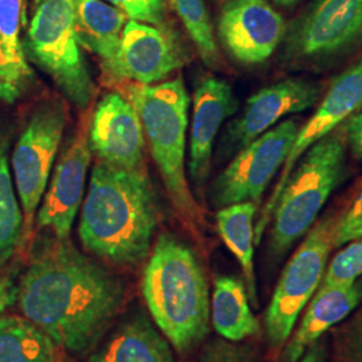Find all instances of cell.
I'll return each instance as SVG.
<instances>
[{"mask_svg": "<svg viewBox=\"0 0 362 362\" xmlns=\"http://www.w3.org/2000/svg\"><path fill=\"white\" fill-rule=\"evenodd\" d=\"M18 305L62 350L86 356L97 348L125 300L113 272L83 255L70 239L43 235L18 284Z\"/></svg>", "mask_w": 362, "mask_h": 362, "instance_id": "6da1fadb", "label": "cell"}, {"mask_svg": "<svg viewBox=\"0 0 362 362\" xmlns=\"http://www.w3.org/2000/svg\"><path fill=\"white\" fill-rule=\"evenodd\" d=\"M157 224V199L145 169L98 158L78 228L85 250L115 264L137 266L151 254Z\"/></svg>", "mask_w": 362, "mask_h": 362, "instance_id": "7a4b0ae2", "label": "cell"}, {"mask_svg": "<svg viewBox=\"0 0 362 362\" xmlns=\"http://www.w3.org/2000/svg\"><path fill=\"white\" fill-rule=\"evenodd\" d=\"M149 255L141 281L149 314L175 350L191 353L209 330L206 272L194 251L170 233L158 236Z\"/></svg>", "mask_w": 362, "mask_h": 362, "instance_id": "3957f363", "label": "cell"}, {"mask_svg": "<svg viewBox=\"0 0 362 362\" xmlns=\"http://www.w3.org/2000/svg\"><path fill=\"white\" fill-rule=\"evenodd\" d=\"M127 95L140 116L172 206L187 228L202 239L206 219L185 175V139L191 100L182 77L155 86L129 85Z\"/></svg>", "mask_w": 362, "mask_h": 362, "instance_id": "277c9868", "label": "cell"}, {"mask_svg": "<svg viewBox=\"0 0 362 362\" xmlns=\"http://www.w3.org/2000/svg\"><path fill=\"white\" fill-rule=\"evenodd\" d=\"M346 152L345 121L299 158L272 211V259L284 258L298 239L310 231L327 199L348 175Z\"/></svg>", "mask_w": 362, "mask_h": 362, "instance_id": "5b68a950", "label": "cell"}, {"mask_svg": "<svg viewBox=\"0 0 362 362\" xmlns=\"http://www.w3.org/2000/svg\"><path fill=\"white\" fill-rule=\"evenodd\" d=\"M362 49V0H313L287 23L281 61L296 71H325Z\"/></svg>", "mask_w": 362, "mask_h": 362, "instance_id": "8992f818", "label": "cell"}, {"mask_svg": "<svg viewBox=\"0 0 362 362\" xmlns=\"http://www.w3.org/2000/svg\"><path fill=\"white\" fill-rule=\"evenodd\" d=\"M26 47L30 59L52 78L66 98L88 110L95 85L76 37L74 0H39Z\"/></svg>", "mask_w": 362, "mask_h": 362, "instance_id": "52a82bcc", "label": "cell"}, {"mask_svg": "<svg viewBox=\"0 0 362 362\" xmlns=\"http://www.w3.org/2000/svg\"><path fill=\"white\" fill-rule=\"evenodd\" d=\"M336 215L314 223L310 233L286 264L266 313L264 329L272 350L284 349L300 311L322 282L333 248Z\"/></svg>", "mask_w": 362, "mask_h": 362, "instance_id": "ba28073f", "label": "cell"}, {"mask_svg": "<svg viewBox=\"0 0 362 362\" xmlns=\"http://www.w3.org/2000/svg\"><path fill=\"white\" fill-rule=\"evenodd\" d=\"M66 124L65 105L61 101L43 103L30 117L13 149L11 163L23 212L22 245L33 233L37 209L46 192Z\"/></svg>", "mask_w": 362, "mask_h": 362, "instance_id": "9c48e42d", "label": "cell"}, {"mask_svg": "<svg viewBox=\"0 0 362 362\" xmlns=\"http://www.w3.org/2000/svg\"><path fill=\"white\" fill-rule=\"evenodd\" d=\"M300 127L298 118H288L242 148L212 182L211 204L219 209L243 202L259 204L276 172L284 168Z\"/></svg>", "mask_w": 362, "mask_h": 362, "instance_id": "30bf717a", "label": "cell"}, {"mask_svg": "<svg viewBox=\"0 0 362 362\" xmlns=\"http://www.w3.org/2000/svg\"><path fill=\"white\" fill-rule=\"evenodd\" d=\"M188 61L189 54L172 30L129 19L124 27L118 52L112 61L103 65V70L118 81L152 85Z\"/></svg>", "mask_w": 362, "mask_h": 362, "instance_id": "8fae6325", "label": "cell"}, {"mask_svg": "<svg viewBox=\"0 0 362 362\" xmlns=\"http://www.w3.org/2000/svg\"><path fill=\"white\" fill-rule=\"evenodd\" d=\"M362 107V57L344 73L334 78L327 93L325 94L321 105L310 117V119L300 127L296 143L290 155L287 156L284 170L276 182L272 197L266 203L264 209L255 227V243H259L267 224L272 220V211L281 192L285 188L293 169L296 168L299 158L310 148L337 129L341 124L348 121L350 117Z\"/></svg>", "mask_w": 362, "mask_h": 362, "instance_id": "7c38bea8", "label": "cell"}, {"mask_svg": "<svg viewBox=\"0 0 362 362\" xmlns=\"http://www.w3.org/2000/svg\"><path fill=\"white\" fill-rule=\"evenodd\" d=\"M91 116L88 110L81 118L74 137L67 143L55 165L49 189L35 216L39 231H49L58 239H69L82 203L91 161Z\"/></svg>", "mask_w": 362, "mask_h": 362, "instance_id": "4fadbf2b", "label": "cell"}, {"mask_svg": "<svg viewBox=\"0 0 362 362\" xmlns=\"http://www.w3.org/2000/svg\"><path fill=\"white\" fill-rule=\"evenodd\" d=\"M322 86L305 78H286L259 90L247 100L245 110L227 127L221 140L224 157L272 129L281 118L300 113L318 103Z\"/></svg>", "mask_w": 362, "mask_h": 362, "instance_id": "5bb4252c", "label": "cell"}, {"mask_svg": "<svg viewBox=\"0 0 362 362\" xmlns=\"http://www.w3.org/2000/svg\"><path fill=\"white\" fill-rule=\"evenodd\" d=\"M286 30L285 19L266 0H230L218 22L221 45L243 65L267 61L282 45Z\"/></svg>", "mask_w": 362, "mask_h": 362, "instance_id": "9a60e30c", "label": "cell"}, {"mask_svg": "<svg viewBox=\"0 0 362 362\" xmlns=\"http://www.w3.org/2000/svg\"><path fill=\"white\" fill-rule=\"evenodd\" d=\"M91 152L119 168H144V128L129 100L118 93H107L93 112Z\"/></svg>", "mask_w": 362, "mask_h": 362, "instance_id": "2e32d148", "label": "cell"}, {"mask_svg": "<svg viewBox=\"0 0 362 362\" xmlns=\"http://www.w3.org/2000/svg\"><path fill=\"white\" fill-rule=\"evenodd\" d=\"M239 101L233 86L221 78L204 76L196 83L189 146V176L200 191L211 170L215 139L223 122L236 113Z\"/></svg>", "mask_w": 362, "mask_h": 362, "instance_id": "e0dca14e", "label": "cell"}, {"mask_svg": "<svg viewBox=\"0 0 362 362\" xmlns=\"http://www.w3.org/2000/svg\"><path fill=\"white\" fill-rule=\"evenodd\" d=\"M361 303L362 279L317 291L297 330L284 346L282 362H298L311 345L320 341L329 329L342 322Z\"/></svg>", "mask_w": 362, "mask_h": 362, "instance_id": "ac0fdd59", "label": "cell"}, {"mask_svg": "<svg viewBox=\"0 0 362 362\" xmlns=\"http://www.w3.org/2000/svg\"><path fill=\"white\" fill-rule=\"evenodd\" d=\"M89 362H176L168 339L143 313L119 322Z\"/></svg>", "mask_w": 362, "mask_h": 362, "instance_id": "d6986e66", "label": "cell"}, {"mask_svg": "<svg viewBox=\"0 0 362 362\" xmlns=\"http://www.w3.org/2000/svg\"><path fill=\"white\" fill-rule=\"evenodd\" d=\"M25 13V0H0V57L7 104L21 98L34 81V71L27 62L22 42Z\"/></svg>", "mask_w": 362, "mask_h": 362, "instance_id": "ffe728a7", "label": "cell"}, {"mask_svg": "<svg viewBox=\"0 0 362 362\" xmlns=\"http://www.w3.org/2000/svg\"><path fill=\"white\" fill-rule=\"evenodd\" d=\"M128 16L103 0H74L76 37L81 47L95 54L101 64L115 58Z\"/></svg>", "mask_w": 362, "mask_h": 362, "instance_id": "44dd1931", "label": "cell"}, {"mask_svg": "<svg viewBox=\"0 0 362 362\" xmlns=\"http://www.w3.org/2000/svg\"><path fill=\"white\" fill-rule=\"evenodd\" d=\"M211 320L220 336L233 342L258 334L260 325L250 308L243 281L230 275L215 276Z\"/></svg>", "mask_w": 362, "mask_h": 362, "instance_id": "7402d4cb", "label": "cell"}, {"mask_svg": "<svg viewBox=\"0 0 362 362\" xmlns=\"http://www.w3.org/2000/svg\"><path fill=\"white\" fill-rule=\"evenodd\" d=\"M258 211V204L252 202L236 203L220 208L216 214V226L226 246L238 259L245 276L247 294L250 302L258 306L257 276L254 266V245L255 228L254 218Z\"/></svg>", "mask_w": 362, "mask_h": 362, "instance_id": "603a6c76", "label": "cell"}, {"mask_svg": "<svg viewBox=\"0 0 362 362\" xmlns=\"http://www.w3.org/2000/svg\"><path fill=\"white\" fill-rule=\"evenodd\" d=\"M61 350L25 317L0 315V362H61Z\"/></svg>", "mask_w": 362, "mask_h": 362, "instance_id": "cb8c5ba5", "label": "cell"}, {"mask_svg": "<svg viewBox=\"0 0 362 362\" xmlns=\"http://www.w3.org/2000/svg\"><path fill=\"white\" fill-rule=\"evenodd\" d=\"M23 236V212L8 165V140L0 136V267L13 258Z\"/></svg>", "mask_w": 362, "mask_h": 362, "instance_id": "d4e9b609", "label": "cell"}, {"mask_svg": "<svg viewBox=\"0 0 362 362\" xmlns=\"http://www.w3.org/2000/svg\"><path fill=\"white\" fill-rule=\"evenodd\" d=\"M172 4L192 39L202 61L208 67L218 69L219 47L204 0H172Z\"/></svg>", "mask_w": 362, "mask_h": 362, "instance_id": "484cf974", "label": "cell"}, {"mask_svg": "<svg viewBox=\"0 0 362 362\" xmlns=\"http://www.w3.org/2000/svg\"><path fill=\"white\" fill-rule=\"evenodd\" d=\"M362 276V238L351 242L332 259L317 291L350 285Z\"/></svg>", "mask_w": 362, "mask_h": 362, "instance_id": "4316f807", "label": "cell"}, {"mask_svg": "<svg viewBox=\"0 0 362 362\" xmlns=\"http://www.w3.org/2000/svg\"><path fill=\"white\" fill-rule=\"evenodd\" d=\"M333 362H362V308L334 333Z\"/></svg>", "mask_w": 362, "mask_h": 362, "instance_id": "83f0119b", "label": "cell"}, {"mask_svg": "<svg viewBox=\"0 0 362 362\" xmlns=\"http://www.w3.org/2000/svg\"><path fill=\"white\" fill-rule=\"evenodd\" d=\"M129 19L153 26H164L165 0H106Z\"/></svg>", "mask_w": 362, "mask_h": 362, "instance_id": "f1b7e54d", "label": "cell"}, {"mask_svg": "<svg viewBox=\"0 0 362 362\" xmlns=\"http://www.w3.org/2000/svg\"><path fill=\"white\" fill-rule=\"evenodd\" d=\"M197 362H259L255 353L247 346L228 339H212L202 350Z\"/></svg>", "mask_w": 362, "mask_h": 362, "instance_id": "f546056e", "label": "cell"}, {"mask_svg": "<svg viewBox=\"0 0 362 362\" xmlns=\"http://www.w3.org/2000/svg\"><path fill=\"white\" fill-rule=\"evenodd\" d=\"M362 238V192L349 211L337 219L333 231V247L339 248Z\"/></svg>", "mask_w": 362, "mask_h": 362, "instance_id": "4dcf8cb0", "label": "cell"}, {"mask_svg": "<svg viewBox=\"0 0 362 362\" xmlns=\"http://www.w3.org/2000/svg\"><path fill=\"white\" fill-rule=\"evenodd\" d=\"M348 149L358 160H362V107L346 121Z\"/></svg>", "mask_w": 362, "mask_h": 362, "instance_id": "1f68e13d", "label": "cell"}, {"mask_svg": "<svg viewBox=\"0 0 362 362\" xmlns=\"http://www.w3.org/2000/svg\"><path fill=\"white\" fill-rule=\"evenodd\" d=\"M0 267V315L6 309L13 306L18 297V284L10 272L1 270Z\"/></svg>", "mask_w": 362, "mask_h": 362, "instance_id": "d6a6232c", "label": "cell"}, {"mask_svg": "<svg viewBox=\"0 0 362 362\" xmlns=\"http://www.w3.org/2000/svg\"><path fill=\"white\" fill-rule=\"evenodd\" d=\"M298 362H327V348L324 339L321 338L298 360Z\"/></svg>", "mask_w": 362, "mask_h": 362, "instance_id": "836d02e7", "label": "cell"}, {"mask_svg": "<svg viewBox=\"0 0 362 362\" xmlns=\"http://www.w3.org/2000/svg\"><path fill=\"white\" fill-rule=\"evenodd\" d=\"M275 4H278L279 7H284V8H291L297 4L299 0H274Z\"/></svg>", "mask_w": 362, "mask_h": 362, "instance_id": "e575fe53", "label": "cell"}, {"mask_svg": "<svg viewBox=\"0 0 362 362\" xmlns=\"http://www.w3.org/2000/svg\"><path fill=\"white\" fill-rule=\"evenodd\" d=\"M4 85H3V69H1V57H0V101H4Z\"/></svg>", "mask_w": 362, "mask_h": 362, "instance_id": "d590c367", "label": "cell"}, {"mask_svg": "<svg viewBox=\"0 0 362 362\" xmlns=\"http://www.w3.org/2000/svg\"><path fill=\"white\" fill-rule=\"evenodd\" d=\"M61 362H70V361H64V360H62V361H61Z\"/></svg>", "mask_w": 362, "mask_h": 362, "instance_id": "8d00e7d4", "label": "cell"}]
</instances>
